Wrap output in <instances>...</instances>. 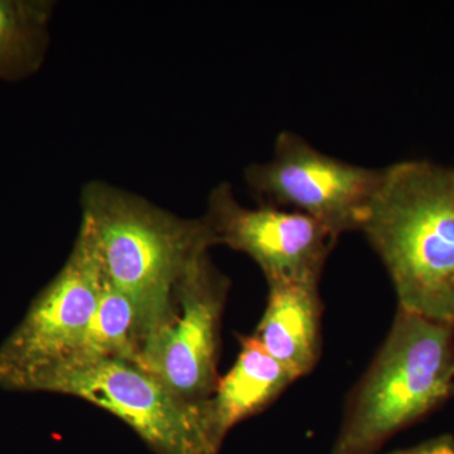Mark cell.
Segmentation results:
<instances>
[{
  "label": "cell",
  "mask_w": 454,
  "mask_h": 454,
  "mask_svg": "<svg viewBox=\"0 0 454 454\" xmlns=\"http://www.w3.org/2000/svg\"><path fill=\"white\" fill-rule=\"evenodd\" d=\"M202 217L215 247L223 245L252 258L267 282H319L336 243L324 226L300 212L241 205L227 182L211 191Z\"/></svg>",
  "instance_id": "cell-8"
},
{
  "label": "cell",
  "mask_w": 454,
  "mask_h": 454,
  "mask_svg": "<svg viewBox=\"0 0 454 454\" xmlns=\"http://www.w3.org/2000/svg\"><path fill=\"white\" fill-rule=\"evenodd\" d=\"M41 391L79 397L129 426L157 454H219L205 403L170 391L145 369L104 360L56 373Z\"/></svg>",
  "instance_id": "cell-5"
},
{
  "label": "cell",
  "mask_w": 454,
  "mask_h": 454,
  "mask_svg": "<svg viewBox=\"0 0 454 454\" xmlns=\"http://www.w3.org/2000/svg\"><path fill=\"white\" fill-rule=\"evenodd\" d=\"M244 176L259 205L306 215L337 240L360 231L384 168L345 162L284 130L277 137L273 158L250 164Z\"/></svg>",
  "instance_id": "cell-6"
},
{
  "label": "cell",
  "mask_w": 454,
  "mask_h": 454,
  "mask_svg": "<svg viewBox=\"0 0 454 454\" xmlns=\"http://www.w3.org/2000/svg\"><path fill=\"white\" fill-rule=\"evenodd\" d=\"M230 279L205 255L176 288L168 321L140 348V367L191 403H205L216 387L221 324Z\"/></svg>",
  "instance_id": "cell-7"
},
{
  "label": "cell",
  "mask_w": 454,
  "mask_h": 454,
  "mask_svg": "<svg viewBox=\"0 0 454 454\" xmlns=\"http://www.w3.org/2000/svg\"><path fill=\"white\" fill-rule=\"evenodd\" d=\"M103 271L86 227L73 252L0 346V387L40 391L73 363L97 309Z\"/></svg>",
  "instance_id": "cell-4"
},
{
  "label": "cell",
  "mask_w": 454,
  "mask_h": 454,
  "mask_svg": "<svg viewBox=\"0 0 454 454\" xmlns=\"http://www.w3.org/2000/svg\"><path fill=\"white\" fill-rule=\"evenodd\" d=\"M139 355L138 324L133 304L121 292L114 288L103 274L97 309L86 331L82 348L77 351L73 363L61 372L104 360H124L138 364Z\"/></svg>",
  "instance_id": "cell-11"
},
{
  "label": "cell",
  "mask_w": 454,
  "mask_h": 454,
  "mask_svg": "<svg viewBox=\"0 0 454 454\" xmlns=\"http://www.w3.org/2000/svg\"><path fill=\"white\" fill-rule=\"evenodd\" d=\"M360 231L389 274L397 309L454 325V167H385Z\"/></svg>",
  "instance_id": "cell-1"
},
{
  "label": "cell",
  "mask_w": 454,
  "mask_h": 454,
  "mask_svg": "<svg viewBox=\"0 0 454 454\" xmlns=\"http://www.w3.org/2000/svg\"><path fill=\"white\" fill-rule=\"evenodd\" d=\"M454 396V325L397 309L352 391L331 454H376Z\"/></svg>",
  "instance_id": "cell-3"
},
{
  "label": "cell",
  "mask_w": 454,
  "mask_h": 454,
  "mask_svg": "<svg viewBox=\"0 0 454 454\" xmlns=\"http://www.w3.org/2000/svg\"><path fill=\"white\" fill-rule=\"evenodd\" d=\"M80 203L104 277L136 310L142 348L168 321L182 278L215 247L210 229L104 181L85 184Z\"/></svg>",
  "instance_id": "cell-2"
},
{
  "label": "cell",
  "mask_w": 454,
  "mask_h": 454,
  "mask_svg": "<svg viewBox=\"0 0 454 454\" xmlns=\"http://www.w3.org/2000/svg\"><path fill=\"white\" fill-rule=\"evenodd\" d=\"M312 280L268 282V301L254 336L298 378L321 357L322 301Z\"/></svg>",
  "instance_id": "cell-9"
},
{
  "label": "cell",
  "mask_w": 454,
  "mask_h": 454,
  "mask_svg": "<svg viewBox=\"0 0 454 454\" xmlns=\"http://www.w3.org/2000/svg\"><path fill=\"white\" fill-rule=\"evenodd\" d=\"M288 367L271 356L256 337H243L231 369L219 379L205 409L212 435L223 447L230 430L273 404L298 380Z\"/></svg>",
  "instance_id": "cell-10"
},
{
  "label": "cell",
  "mask_w": 454,
  "mask_h": 454,
  "mask_svg": "<svg viewBox=\"0 0 454 454\" xmlns=\"http://www.w3.org/2000/svg\"><path fill=\"white\" fill-rule=\"evenodd\" d=\"M52 8L50 2L0 0V74H20L40 65Z\"/></svg>",
  "instance_id": "cell-12"
},
{
  "label": "cell",
  "mask_w": 454,
  "mask_h": 454,
  "mask_svg": "<svg viewBox=\"0 0 454 454\" xmlns=\"http://www.w3.org/2000/svg\"><path fill=\"white\" fill-rule=\"evenodd\" d=\"M387 454H454V437L450 434L438 435L417 446L394 450Z\"/></svg>",
  "instance_id": "cell-13"
}]
</instances>
